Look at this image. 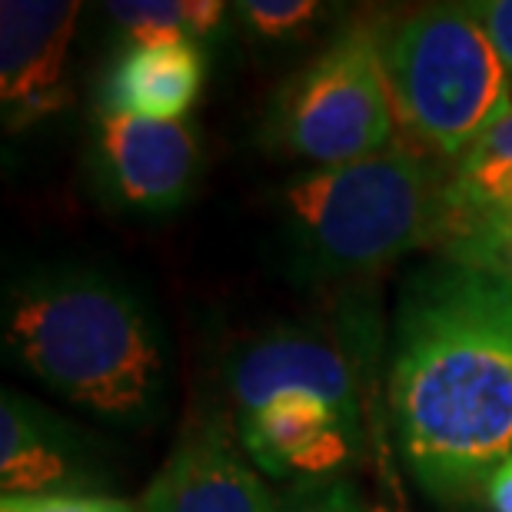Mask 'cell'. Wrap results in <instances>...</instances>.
<instances>
[{"instance_id":"obj_1","label":"cell","mask_w":512,"mask_h":512,"mask_svg":"<svg viewBox=\"0 0 512 512\" xmlns=\"http://www.w3.org/2000/svg\"><path fill=\"white\" fill-rule=\"evenodd\" d=\"M389 413L409 473L469 503L512 459V283L476 266L419 273L399 303Z\"/></svg>"},{"instance_id":"obj_2","label":"cell","mask_w":512,"mask_h":512,"mask_svg":"<svg viewBox=\"0 0 512 512\" xmlns=\"http://www.w3.org/2000/svg\"><path fill=\"white\" fill-rule=\"evenodd\" d=\"M10 360L114 426H147L167 396L160 330L140 296L94 270H40L4 303Z\"/></svg>"},{"instance_id":"obj_3","label":"cell","mask_w":512,"mask_h":512,"mask_svg":"<svg viewBox=\"0 0 512 512\" xmlns=\"http://www.w3.org/2000/svg\"><path fill=\"white\" fill-rule=\"evenodd\" d=\"M296 253L326 276H363L439 240L446 180L419 150L389 143L373 157L306 173L283 193Z\"/></svg>"},{"instance_id":"obj_4","label":"cell","mask_w":512,"mask_h":512,"mask_svg":"<svg viewBox=\"0 0 512 512\" xmlns=\"http://www.w3.org/2000/svg\"><path fill=\"white\" fill-rule=\"evenodd\" d=\"M396 124L426 150L463 160L512 114V80L479 14L459 4L423 7L380 30Z\"/></svg>"},{"instance_id":"obj_5","label":"cell","mask_w":512,"mask_h":512,"mask_svg":"<svg viewBox=\"0 0 512 512\" xmlns=\"http://www.w3.org/2000/svg\"><path fill=\"white\" fill-rule=\"evenodd\" d=\"M396 133L380 27L350 24L310 64L283 80L263 137L283 157L340 167L386 150Z\"/></svg>"},{"instance_id":"obj_6","label":"cell","mask_w":512,"mask_h":512,"mask_svg":"<svg viewBox=\"0 0 512 512\" xmlns=\"http://www.w3.org/2000/svg\"><path fill=\"white\" fill-rule=\"evenodd\" d=\"M240 446L260 473L290 483H330L360 456L363 413L316 393H280L237 413Z\"/></svg>"},{"instance_id":"obj_7","label":"cell","mask_w":512,"mask_h":512,"mask_svg":"<svg viewBox=\"0 0 512 512\" xmlns=\"http://www.w3.org/2000/svg\"><path fill=\"white\" fill-rule=\"evenodd\" d=\"M94 173L117 207L170 213L190 200L200 180V140L187 120L157 124L124 114H100Z\"/></svg>"},{"instance_id":"obj_8","label":"cell","mask_w":512,"mask_h":512,"mask_svg":"<svg viewBox=\"0 0 512 512\" xmlns=\"http://www.w3.org/2000/svg\"><path fill=\"white\" fill-rule=\"evenodd\" d=\"M80 4L7 0L0 7V104L7 130H24L70 104L64 77Z\"/></svg>"},{"instance_id":"obj_9","label":"cell","mask_w":512,"mask_h":512,"mask_svg":"<svg viewBox=\"0 0 512 512\" xmlns=\"http://www.w3.org/2000/svg\"><path fill=\"white\" fill-rule=\"evenodd\" d=\"M360 360L320 330H276L253 340L230 366L237 413L280 393H316L330 403L363 413Z\"/></svg>"},{"instance_id":"obj_10","label":"cell","mask_w":512,"mask_h":512,"mask_svg":"<svg viewBox=\"0 0 512 512\" xmlns=\"http://www.w3.org/2000/svg\"><path fill=\"white\" fill-rule=\"evenodd\" d=\"M143 512H276L270 489L217 426H197L173 446L143 493Z\"/></svg>"},{"instance_id":"obj_11","label":"cell","mask_w":512,"mask_h":512,"mask_svg":"<svg viewBox=\"0 0 512 512\" xmlns=\"http://www.w3.org/2000/svg\"><path fill=\"white\" fill-rule=\"evenodd\" d=\"M94 466L64 423L24 396L0 399V489L4 496H90Z\"/></svg>"},{"instance_id":"obj_12","label":"cell","mask_w":512,"mask_h":512,"mask_svg":"<svg viewBox=\"0 0 512 512\" xmlns=\"http://www.w3.org/2000/svg\"><path fill=\"white\" fill-rule=\"evenodd\" d=\"M207 60L200 44H130L114 60L104 87V114L177 124L193 110Z\"/></svg>"},{"instance_id":"obj_13","label":"cell","mask_w":512,"mask_h":512,"mask_svg":"<svg viewBox=\"0 0 512 512\" xmlns=\"http://www.w3.org/2000/svg\"><path fill=\"white\" fill-rule=\"evenodd\" d=\"M107 14L130 44H197L220 27L227 7L220 0H124L107 4Z\"/></svg>"},{"instance_id":"obj_14","label":"cell","mask_w":512,"mask_h":512,"mask_svg":"<svg viewBox=\"0 0 512 512\" xmlns=\"http://www.w3.org/2000/svg\"><path fill=\"white\" fill-rule=\"evenodd\" d=\"M237 14L256 37L283 40L313 27L323 14V4L316 0H243L237 4Z\"/></svg>"},{"instance_id":"obj_15","label":"cell","mask_w":512,"mask_h":512,"mask_svg":"<svg viewBox=\"0 0 512 512\" xmlns=\"http://www.w3.org/2000/svg\"><path fill=\"white\" fill-rule=\"evenodd\" d=\"M370 509L373 506L350 483H343V479L303 486L283 506H276V512H370Z\"/></svg>"},{"instance_id":"obj_16","label":"cell","mask_w":512,"mask_h":512,"mask_svg":"<svg viewBox=\"0 0 512 512\" xmlns=\"http://www.w3.org/2000/svg\"><path fill=\"white\" fill-rule=\"evenodd\" d=\"M0 512H137L114 496H4Z\"/></svg>"},{"instance_id":"obj_17","label":"cell","mask_w":512,"mask_h":512,"mask_svg":"<svg viewBox=\"0 0 512 512\" xmlns=\"http://www.w3.org/2000/svg\"><path fill=\"white\" fill-rule=\"evenodd\" d=\"M473 10L486 24L512 80V0H486V4H473Z\"/></svg>"},{"instance_id":"obj_18","label":"cell","mask_w":512,"mask_h":512,"mask_svg":"<svg viewBox=\"0 0 512 512\" xmlns=\"http://www.w3.org/2000/svg\"><path fill=\"white\" fill-rule=\"evenodd\" d=\"M463 160H476V163H506V160H512V114H506L493 130L483 133L479 143L466 153Z\"/></svg>"},{"instance_id":"obj_19","label":"cell","mask_w":512,"mask_h":512,"mask_svg":"<svg viewBox=\"0 0 512 512\" xmlns=\"http://www.w3.org/2000/svg\"><path fill=\"white\" fill-rule=\"evenodd\" d=\"M483 499L493 512H512V459H506V463L493 473Z\"/></svg>"},{"instance_id":"obj_20","label":"cell","mask_w":512,"mask_h":512,"mask_svg":"<svg viewBox=\"0 0 512 512\" xmlns=\"http://www.w3.org/2000/svg\"><path fill=\"white\" fill-rule=\"evenodd\" d=\"M370 512H406L403 509V499H399V486H396L393 473H389V493H386V486H383V496L376 499Z\"/></svg>"}]
</instances>
